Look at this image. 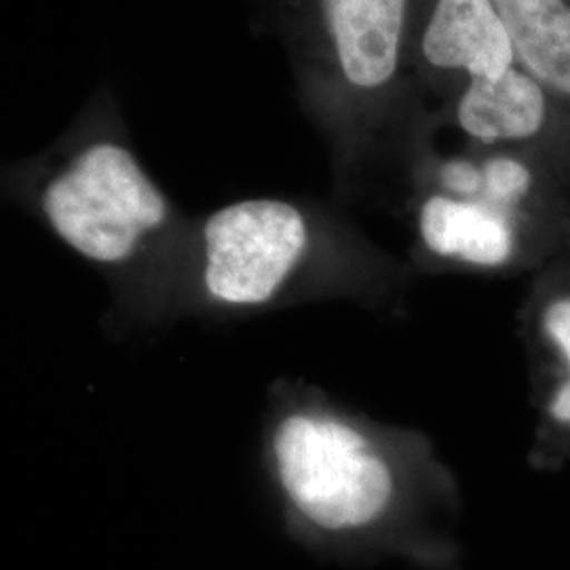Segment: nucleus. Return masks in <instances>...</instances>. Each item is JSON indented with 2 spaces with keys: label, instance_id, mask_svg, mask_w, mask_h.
Wrapping results in <instances>:
<instances>
[{
  "label": "nucleus",
  "instance_id": "f257e3e1",
  "mask_svg": "<svg viewBox=\"0 0 570 570\" xmlns=\"http://www.w3.org/2000/svg\"><path fill=\"white\" fill-rule=\"evenodd\" d=\"M265 459L289 522L313 541L428 567L452 560L449 534L431 520L449 508V482L414 435L292 391L271 412Z\"/></svg>",
  "mask_w": 570,
  "mask_h": 570
},
{
  "label": "nucleus",
  "instance_id": "f03ea898",
  "mask_svg": "<svg viewBox=\"0 0 570 570\" xmlns=\"http://www.w3.org/2000/svg\"><path fill=\"white\" fill-rule=\"evenodd\" d=\"M42 216L91 265H134L171 223V205L136 155L117 140L85 144L45 180Z\"/></svg>",
  "mask_w": 570,
  "mask_h": 570
},
{
  "label": "nucleus",
  "instance_id": "7ed1b4c3",
  "mask_svg": "<svg viewBox=\"0 0 570 570\" xmlns=\"http://www.w3.org/2000/svg\"><path fill=\"white\" fill-rule=\"evenodd\" d=\"M317 228L301 205L244 199L205 218L199 233L195 289L216 311L282 305L317 256Z\"/></svg>",
  "mask_w": 570,
  "mask_h": 570
},
{
  "label": "nucleus",
  "instance_id": "20e7f679",
  "mask_svg": "<svg viewBox=\"0 0 570 570\" xmlns=\"http://www.w3.org/2000/svg\"><path fill=\"white\" fill-rule=\"evenodd\" d=\"M322 49L334 77L353 96H376L395 81L410 0H315Z\"/></svg>",
  "mask_w": 570,
  "mask_h": 570
},
{
  "label": "nucleus",
  "instance_id": "39448f33",
  "mask_svg": "<svg viewBox=\"0 0 570 570\" xmlns=\"http://www.w3.org/2000/svg\"><path fill=\"white\" fill-rule=\"evenodd\" d=\"M484 180V178H482ZM497 197L433 193L419 209V237L429 254L469 268H503L518 254V226Z\"/></svg>",
  "mask_w": 570,
  "mask_h": 570
},
{
  "label": "nucleus",
  "instance_id": "423d86ee",
  "mask_svg": "<svg viewBox=\"0 0 570 570\" xmlns=\"http://www.w3.org/2000/svg\"><path fill=\"white\" fill-rule=\"evenodd\" d=\"M421 53L431 68L497 81L518 66L510 30L492 0H435Z\"/></svg>",
  "mask_w": 570,
  "mask_h": 570
},
{
  "label": "nucleus",
  "instance_id": "0eeeda50",
  "mask_svg": "<svg viewBox=\"0 0 570 570\" xmlns=\"http://www.w3.org/2000/svg\"><path fill=\"white\" fill-rule=\"evenodd\" d=\"M546 119V87L520 66L497 81H468L456 102L459 127L489 146L534 138Z\"/></svg>",
  "mask_w": 570,
  "mask_h": 570
},
{
  "label": "nucleus",
  "instance_id": "6e6552de",
  "mask_svg": "<svg viewBox=\"0 0 570 570\" xmlns=\"http://www.w3.org/2000/svg\"><path fill=\"white\" fill-rule=\"evenodd\" d=\"M510 30L520 66L570 98V0H492Z\"/></svg>",
  "mask_w": 570,
  "mask_h": 570
},
{
  "label": "nucleus",
  "instance_id": "1a4fd4ad",
  "mask_svg": "<svg viewBox=\"0 0 570 570\" xmlns=\"http://www.w3.org/2000/svg\"><path fill=\"white\" fill-rule=\"evenodd\" d=\"M532 324L546 357L543 412L553 433L570 442V284L556 285L537 298Z\"/></svg>",
  "mask_w": 570,
  "mask_h": 570
}]
</instances>
